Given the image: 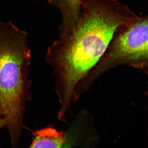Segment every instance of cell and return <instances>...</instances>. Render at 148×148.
Wrapping results in <instances>:
<instances>
[{
    "instance_id": "1",
    "label": "cell",
    "mask_w": 148,
    "mask_h": 148,
    "mask_svg": "<svg viewBox=\"0 0 148 148\" xmlns=\"http://www.w3.org/2000/svg\"><path fill=\"white\" fill-rule=\"evenodd\" d=\"M140 17L118 0H82L75 26L55 40L46 55L61 109L69 108L75 100L77 86L98 64L115 33Z\"/></svg>"
},
{
    "instance_id": "2",
    "label": "cell",
    "mask_w": 148,
    "mask_h": 148,
    "mask_svg": "<svg viewBox=\"0 0 148 148\" xmlns=\"http://www.w3.org/2000/svg\"><path fill=\"white\" fill-rule=\"evenodd\" d=\"M27 38V32L10 21H0V112L13 147L18 145L25 107L32 96Z\"/></svg>"
},
{
    "instance_id": "3",
    "label": "cell",
    "mask_w": 148,
    "mask_h": 148,
    "mask_svg": "<svg viewBox=\"0 0 148 148\" xmlns=\"http://www.w3.org/2000/svg\"><path fill=\"white\" fill-rule=\"evenodd\" d=\"M148 20L147 16H140L118 30L88 80L92 81L100 74L123 64L147 68Z\"/></svg>"
},
{
    "instance_id": "4",
    "label": "cell",
    "mask_w": 148,
    "mask_h": 148,
    "mask_svg": "<svg viewBox=\"0 0 148 148\" xmlns=\"http://www.w3.org/2000/svg\"><path fill=\"white\" fill-rule=\"evenodd\" d=\"M60 10L62 19L59 27V37L69 34L76 24L81 14L82 0H48Z\"/></svg>"
},
{
    "instance_id": "5",
    "label": "cell",
    "mask_w": 148,
    "mask_h": 148,
    "mask_svg": "<svg viewBox=\"0 0 148 148\" xmlns=\"http://www.w3.org/2000/svg\"><path fill=\"white\" fill-rule=\"evenodd\" d=\"M34 138L30 148H61L65 140L64 132L48 127L33 132Z\"/></svg>"
},
{
    "instance_id": "6",
    "label": "cell",
    "mask_w": 148,
    "mask_h": 148,
    "mask_svg": "<svg viewBox=\"0 0 148 148\" xmlns=\"http://www.w3.org/2000/svg\"><path fill=\"white\" fill-rule=\"evenodd\" d=\"M6 124L5 120L0 112V129L6 127Z\"/></svg>"
}]
</instances>
